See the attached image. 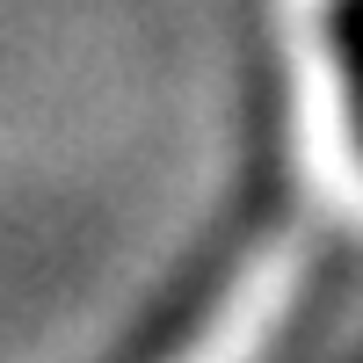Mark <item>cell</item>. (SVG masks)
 <instances>
[{
  "label": "cell",
  "instance_id": "obj_1",
  "mask_svg": "<svg viewBox=\"0 0 363 363\" xmlns=\"http://www.w3.org/2000/svg\"><path fill=\"white\" fill-rule=\"evenodd\" d=\"M291 291H298V262L277 247L247 284L233 291V306L211 320V335L196 342L189 363H255V356L269 349V335H277V320H284V306H291Z\"/></svg>",
  "mask_w": 363,
  "mask_h": 363
}]
</instances>
